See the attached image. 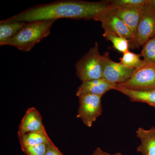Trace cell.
I'll return each instance as SVG.
<instances>
[{"mask_svg": "<svg viewBox=\"0 0 155 155\" xmlns=\"http://www.w3.org/2000/svg\"><path fill=\"white\" fill-rule=\"evenodd\" d=\"M110 8L107 1L99 2L64 1L35 6L9 18L28 22L56 20L60 18L94 19Z\"/></svg>", "mask_w": 155, "mask_h": 155, "instance_id": "6da1fadb", "label": "cell"}, {"mask_svg": "<svg viewBox=\"0 0 155 155\" xmlns=\"http://www.w3.org/2000/svg\"><path fill=\"white\" fill-rule=\"evenodd\" d=\"M55 20H40L26 22L23 28L5 45L15 47L23 51H29L37 44L47 37Z\"/></svg>", "mask_w": 155, "mask_h": 155, "instance_id": "7a4b0ae2", "label": "cell"}, {"mask_svg": "<svg viewBox=\"0 0 155 155\" xmlns=\"http://www.w3.org/2000/svg\"><path fill=\"white\" fill-rule=\"evenodd\" d=\"M155 35V3L147 0L142 9L140 19L134 37L129 40V48L134 49Z\"/></svg>", "mask_w": 155, "mask_h": 155, "instance_id": "3957f363", "label": "cell"}, {"mask_svg": "<svg viewBox=\"0 0 155 155\" xmlns=\"http://www.w3.org/2000/svg\"><path fill=\"white\" fill-rule=\"evenodd\" d=\"M102 56L100 54L99 45L96 42L76 64V75L82 81L103 78Z\"/></svg>", "mask_w": 155, "mask_h": 155, "instance_id": "277c9868", "label": "cell"}, {"mask_svg": "<svg viewBox=\"0 0 155 155\" xmlns=\"http://www.w3.org/2000/svg\"><path fill=\"white\" fill-rule=\"evenodd\" d=\"M116 86L136 90H155V64L145 61L144 65L136 69L128 80Z\"/></svg>", "mask_w": 155, "mask_h": 155, "instance_id": "5b68a950", "label": "cell"}, {"mask_svg": "<svg viewBox=\"0 0 155 155\" xmlns=\"http://www.w3.org/2000/svg\"><path fill=\"white\" fill-rule=\"evenodd\" d=\"M102 96L93 94L82 95L79 98L77 117L88 127H91L103 113Z\"/></svg>", "mask_w": 155, "mask_h": 155, "instance_id": "8992f818", "label": "cell"}, {"mask_svg": "<svg viewBox=\"0 0 155 155\" xmlns=\"http://www.w3.org/2000/svg\"><path fill=\"white\" fill-rule=\"evenodd\" d=\"M103 78L110 83L118 84L128 80L135 72V69L126 67L120 63L112 61L109 54L102 56Z\"/></svg>", "mask_w": 155, "mask_h": 155, "instance_id": "52a82bcc", "label": "cell"}, {"mask_svg": "<svg viewBox=\"0 0 155 155\" xmlns=\"http://www.w3.org/2000/svg\"><path fill=\"white\" fill-rule=\"evenodd\" d=\"M101 23L104 31L114 34L128 40L134 37V35L125 22L116 14L115 9L110 8L94 19Z\"/></svg>", "mask_w": 155, "mask_h": 155, "instance_id": "ba28073f", "label": "cell"}, {"mask_svg": "<svg viewBox=\"0 0 155 155\" xmlns=\"http://www.w3.org/2000/svg\"><path fill=\"white\" fill-rule=\"evenodd\" d=\"M116 85L109 82L103 78L82 81L77 89L76 95L78 97L84 94L95 95L103 97L109 91L114 90Z\"/></svg>", "mask_w": 155, "mask_h": 155, "instance_id": "9c48e42d", "label": "cell"}, {"mask_svg": "<svg viewBox=\"0 0 155 155\" xmlns=\"http://www.w3.org/2000/svg\"><path fill=\"white\" fill-rule=\"evenodd\" d=\"M44 130H46L42 123L41 115L35 108L31 107L25 112L19 125L18 137L28 132Z\"/></svg>", "mask_w": 155, "mask_h": 155, "instance_id": "30bf717a", "label": "cell"}, {"mask_svg": "<svg viewBox=\"0 0 155 155\" xmlns=\"http://www.w3.org/2000/svg\"><path fill=\"white\" fill-rule=\"evenodd\" d=\"M136 133L140 142L137 151L142 155H155V127L148 129L140 127Z\"/></svg>", "mask_w": 155, "mask_h": 155, "instance_id": "8fae6325", "label": "cell"}, {"mask_svg": "<svg viewBox=\"0 0 155 155\" xmlns=\"http://www.w3.org/2000/svg\"><path fill=\"white\" fill-rule=\"evenodd\" d=\"M143 5L113 8L115 9L116 15L125 22L134 36L140 19Z\"/></svg>", "mask_w": 155, "mask_h": 155, "instance_id": "7c38bea8", "label": "cell"}, {"mask_svg": "<svg viewBox=\"0 0 155 155\" xmlns=\"http://www.w3.org/2000/svg\"><path fill=\"white\" fill-rule=\"evenodd\" d=\"M133 102L145 103L155 108V90H136L116 86L114 88Z\"/></svg>", "mask_w": 155, "mask_h": 155, "instance_id": "4fadbf2b", "label": "cell"}, {"mask_svg": "<svg viewBox=\"0 0 155 155\" xmlns=\"http://www.w3.org/2000/svg\"><path fill=\"white\" fill-rule=\"evenodd\" d=\"M26 22L14 21L10 19L2 20L0 23V45H5L9 41L16 36Z\"/></svg>", "mask_w": 155, "mask_h": 155, "instance_id": "5bb4252c", "label": "cell"}, {"mask_svg": "<svg viewBox=\"0 0 155 155\" xmlns=\"http://www.w3.org/2000/svg\"><path fill=\"white\" fill-rule=\"evenodd\" d=\"M19 138L21 147L47 144L51 141L46 130L28 132L19 136Z\"/></svg>", "mask_w": 155, "mask_h": 155, "instance_id": "9a60e30c", "label": "cell"}, {"mask_svg": "<svg viewBox=\"0 0 155 155\" xmlns=\"http://www.w3.org/2000/svg\"><path fill=\"white\" fill-rule=\"evenodd\" d=\"M141 54H136L130 52H126L123 54L120 58V63L126 67L135 69H139L144 65L145 61L140 59Z\"/></svg>", "mask_w": 155, "mask_h": 155, "instance_id": "2e32d148", "label": "cell"}, {"mask_svg": "<svg viewBox=\"0 0 155 155\" xmlns=\"http://www.w3.org/2000/svg\"><path fill=\"white\" fill-rule=\"evenodd\" d=\"M103 35L107 40L111 42L114 48L118 51L124 54L129 51V41L127 39L106 31Z\"/></svg>", "mask_w": 155, "mask_h": 155, "instance_id": "e0dca14e", "label": "cell"}, {"mask_svg": "<svg viewBox=\"0 0 155 155\" xmlns=\"http://www.w3.org/2000/svg\"><path fill=\"white\" fill-rule=\"evenodd\" d=\"M142 47L140 54L143 60L155 65V35L148 40Z\"/></svg>", "mask_w": 155, "mask_h": 155, "instance_id": "ac0fdd59", "label": "cell"}, {"mask_svg": "<svg viewBox=\"0 0 155 155\" xmlns=\"http://www.w3.org/2000/svg\"><path fill=\"white\" fill-rule=\"evenodd\" d=\"M147 0H111L107 1L111 8H116L121 7L132 6H142L147 2Z\"/></svg>", "mask_w": 155, "mask_h": 155, "instance_id": "d6986e66", "label": "cell"}, {"mask_svg": "<svg viewBox=\"0 0 155 155\" xmlns=\"http://www.w3.org/2000/svg\"><path fill=\"white\" fill-rule=\"evenodd\" d=\"M21 149L26 155H45L46 152L47 144L22 147Z\"/></svg>", "mask_w": 155, "mask_h": 155, "instance_id": "ffe728a7", "label": "cell"}, {"mask_svg": "<svg viewBox=\"0 0 155 155\" xmlns=\"http://www.w3.org/2000/svg\"><path fill=\"white\" fill-rule=\"evenodd\" d=\"M45 155H64L51 141L47 144L46 152Z\"/></svg>", "mask_w": 155, "mask_h": 155, "instance_id": "44dd1931", "label": "cell"}, {"mask_svg": "<svg viewBox=\"0 0 155 155\" xmlns=\"http://www.w3.org/2000/svg\"><path fill=\"white\" fill-rule=\"evenodd\" d=\"M92 155H123L120 153H116L110 154L103 150L100 147H97Z\"/></svg>", "mask_w": 155, "mask_h": 155, "instance_id": "7402d4cb", "label": "cell"}, {"mask_svg": "<svg viewBox=\"0 0 155 155\" xmlns=\"http://www.w3.org/2000/svg\"><path fill=\"white\" fill-rule=\"evenodd\" d=\"M152 1L154 3H155V0H152Z\"/></svg>", "mask_w": 155, "mask_h": 155, "instance_id": "603a6c76", "label": "cell"}]
</instances>
